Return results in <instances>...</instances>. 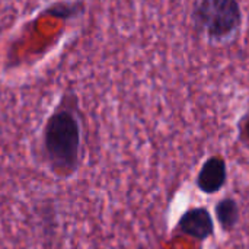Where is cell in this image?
I'll list each match as a JSON object with an SVG mask.
<instances>
[{
    "label": "cell",
    "instance_id": "1",
    "mask_svg": "<svg viewBox=\"0 0 249 249\" xmlns=\"http://www.w3.org/2000/svg\"><path fill=\"white\" fill-rule=\"evenodd\" d=\"M44 149L53 169L69 175L79 166L80 123L70 107H57L44 127Z\"/></svg>",
    "mask_w": 249,
    "mask_h": 249
},
{
    "label": "cell",
    "instance_id": "2",
    "mask_svg": "<svg viewBox=\"0 0 249 249\" xmlns=\"http://www.w3.org/2000/svg\"><path fill=\"white\" fill-rule=\"evenodd\" d=\"M193 19L207 36L223 41L239 29L242 10L238 0H197Z\"/></svg>",
    "mask_w": 249,
    "mask_h": 249
},
{
    "label": "cell",
    "instance_id": "3",
    "mask_svg": "<svg viewBox=\"0 0 249 249\" xmlns=\"http://www.w3.org/2000/svg\"><path fill=\"white\" fill-rule=\"evenodd\" d=\"M179 229L185 235L204 241L213 233V220L207 210L194 209L182 216L179 220Z\"/></svg>",
    "mask_w": 249,
    "mask_h": 249
},
{
    "label": "cell",
    "instance_id": "4",
    "mask_svg": "<svg viewBox=\"0 0 249 249\" xmlns=\"http://www.w3.org/2000/svg\"><path fill=\"white\" fill-rule=\"evenodd\" d=\"M226 182V165L220 158L209 159L198 175L197 184L201 191L207 194H213L219 191Z\"/></svg>",
    "mask_w": 249,
    "mask_h": 249
},
{
    "label": "cell",
    "instance_id": "5",
    "mask_svg": "<svg viewBox=\"0 0 249 249\" xmlns=\"http://www.w3.org/2000/svg\"><path fill=\"white\" fill-rule=\"evenodd\" d=\"M216 213L225 229H232L238 222V206L232 198L222 200L216 207Z\"/></svg>",
    "mask_w": 249,
    "mask_h": 249
},
{
    "label": "cell",
    "instance_id": "6",
    "mask_svg": "<svg viewBox=\"0 0 249 249\" xmlns=\"http://www.w3.org/2000/svg\"><path fill=\"white\" fill-rule=\"evenodd\" d=\"M245 133H247V136L249 137V120L248 123H247V125H245Z\"/></svg>",
    "mask_w": 249,
    "mask_h": 249
}]
</instances>
